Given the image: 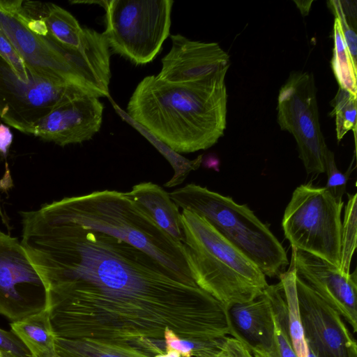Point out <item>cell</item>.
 Segmentation results:
<instances>
[{"label": "cell", "mask_w": 357, "mask_h": 357, "mask_svg": "<svg viewBox=\"0 0 357 357\" xmlns=\"http://www.w3.org/2000/svg\"><path fill=\"white\" fill-rule=\"evenodd\" d=\"M20 215L21 243L45 284L48 305L111 327L134 328L199 290L149 255L63 218L48 203Z\"/></svg>", "instance_id": "6da1fadb"}, {"label": "cell", "mask_w": 357, "mask_h": 357, "mask_svg": "<svg viewBox=\"0 0 357 357\" xmlns=\"http://www.w3.org/2000/svg\"><path fill=\"white\" fill-rule=\"evenodd\" d=\"M225 79L175 84L144 77L132 93L126 114L177 153L209 149L227 123Z\"/></svg>", "instance_id": "7a4b0ae2"}, {"label": "cell", "mask_w": 357, "mask_h": 357, "mask_svg": "<svg viewBox=\"0 0 357 357\" xmlns=\"http://www.w3.org/2000/svg\"><path fill=\"white\" fill-rule=\"evenodd\" d=\"M0 30L28 70L90 96L110 98L111 51L102 33L86 27L80 47L65 46L49 33L41 35L30 31L11 9V0H0Z\"/></svg>", "instance_id": "3957f363"}, {"label": "cell", "mask_w": 357, "mask_h": 357, "mask_svg": "<svg viewBox=\"0 0 357 357\" xmlns=\"http://www.w3.org/2000/svg\"><path fill=\"white\" fill-rule=\"evenodd\" d=\"M63 218L116 237L149 255L182 278L195 282L184 245L162 229L126 192L99 190L48 203Z\"/></svg>", "instance_id": "277c9868"}, {"label": "cell", "mask_w": 357, "mask_h": 357, "mask_svg": "<svg viewBox=\"0 0 357 357\" xmlns=\"http://www.w3.org/2000/svg\"><path fill=\"white\" fill-rule=\"evenodd\" d=\"M183 245L192 279L228 310L261 295L268 284L260 268L204 218L181 213Z\"/></svg>", "instance_id": "5b68a950"}, {"label": "cell", "mask_w": 357, "mask_h": 357, "mask_svg": "<svg viewBox=\"0 0 357 357\" xmlns=\"http://www.w3.org/2000/svg\"><path fill=\"white\" fill-rule=\"evenodd\" d=\"M169 197L178 208L204 218L266 276L279 277L289 264L282 244L246 204L195 183L174 190Z\"/></svg>", "instance_id": "8992f818"}, {"label": "cell", "mask_w": 357, "mask_h": 357, "mask_svg": "<svg viewBox=\"0 0 357 357\" xmlns=\"http://www.w3.org/2000/svg\"><path fill=\"white\" fill-rule=\"evenodd\" d=\"M342 198L311 182L298 186L287 206L282 227L291 248L340 267Z\"/></svg>", "instance_id": "52a82bcc"}, {"label": "cell", "mask_w": 357, "mask_h": 357, "mask_svg": "<svg viewBox=\"0 0 357 357\" xmlns=\"http://www.w3.org/2000/svg\"><path fill=\"white\" fill-rule=\"evenodd\" d=\"M172 0H104L105 30L112 53L136 65L151 62L170 36Z\"/></svg>", "instance_id": "ba28073f"}, {"label": "cell", "mask_w": 357, "mask_h": 357, "mask_svg": "<svg viewBox=\"0 0 357 357\" xmlns=\"http://www.w3.org/2000/svg\"><path fill=\"white\" fill-rule=\"evenodd\" d=\"M277 110L278 125L294 136L306 172L324 173L330 149L321 130L317 88L312 73H290L279 91Z\"/></svg>", "instance_id": "9c48e42d"}, {"label": "cell", "mask_w": 357, "mask_h": 357, "mask_svg": "<svg viewBox=\"0 0 357 357\" xmlns=\"http://www.w3.org/2000/svg\"><path fill=\"white\" fill-rule=\"evenodd\" d=\"M79 93H86L38 74L25 82L0 57V118L24 134H30L34 124L54 107Z\"/></svg>", "instance_id": "30bf717a"}, {"label": "cell", "mask_w": 357, "mask_h": 357, "mask_svg": "<svg viewBox=\"0 0 357 357\" xmlns=\"http://www.w3.org/2000/svg\"><path fill=\"white\" fill-rule=\"evenodd\" d=\"M47 306L45 284L21 242L0 231V314L13 322Z\"/></svg>", "instance_id": "8fae6325"}, {"label": "cell", "mask_w": 357, "mask_h": 357, "mask_svg": "<svg viewBox=\"0 0 357 357\" xmlns=\"http://www.w3.org/2000/svg\"><path fill=\"white\" fill-rule=\"evenodd\" d=\"M299 310L309 351L315 357H357V344L340 314L296 276Z\"/></svg>", "instance_id": "7c38bea8"}, {"label": "cell", "mask_w": 357, "mask_h": 357, "mask_svg": "<svg viewBox=\"0 0 357 357\" xmlns=\"http://www.w3.org/2000/svg\"><path fill=\"white\" fill-rule=\"evenodd\" d=\"M291 268L296 276L344 319L353 334L357 332L356 270L346 274L330 262L291 248Z\"/></svg>", "instance_id": "4fadbf2b"}, {"label": "cell", "mask_w": 357, "mask_h": 357, "mask_svg": "<svg viewBox=\"0 0 357 357\" xmlns=\"http://www.w3.org/2000/svg\"><path fill=\"white\" fill-rule=\"evenodd\" d=\"M169 36L172 47L161 59L162 68L157 77L175 84L225 79L229 56L217 43L192 40L181 34Z\"/></svg>", "instance_id": "5bb4252c"}, {"label": "cell", "mask_w": 357, "mask_h": 357, "mask_svg": "<svg viewBox=\"0 0 357 357\" xmlns=\"http://www.w3.org/2000/svg\"><path fill=\"white\" fill-rule=\"evenodd\" d=\"M104 105L99 98L77 94L54 107L33 126L30 135L61 146L91 139L99 132Z\"/></svg>", "instance_id": "9a60e30c"}, {"label": "cell", "mask_w": 357, "mask_h": 357, "mask_svg": "<svg viewBox=\"0 0 357 357\" xmlns=\"http://www.w3.org/2000/svg\"><path fill=\"white\" fill-rule=\"evenodd\" d=\"M228 312L233 328L249 344L270 347L275 343L273 309L266 289L254 300L233 305Z\"/></svg>", "instance_id": "2e32d148"}, {"label": "cell", "mask_w": 357, "mask_h": 357, "mask_svg": "<svg viewBox=\"0 0 357 357\" xmlns=\"http://www.w3.org/2000/svg\"><path fill=\"white\" fill-rule=\"evenodd\" d=\"M126 194L141 206L162 229L183 243L181 213L169 193L155 183L142 182L133 185Z\"/></svg>", "instance_id": "e0dca14e"}, {"label": "cell", "mask_w": 357, "mask_h": 357, "mask_svg": "<svg viewBox=\"0 0 357 357\" xmlns=\"http://www.w3.org/2000/svg\"><path fill=\"white\" fill-rule=\"evenodd\" d=\"M22 9L43 20L48 33L61 44L72 48L82 45L86 27H82L76 18L63 8L52 3L23 1Z\"/></svg>", "instance_id": "ac0fdd59"}, {"label": "cell", "mask_w": 357, "mask_h": 357, "mask_svg": "<svg viewBox=\"0 0 357 357\" xmlns=\"http://www.w3.org/2000/svg\"><path fill=\"white\" fill-rule=\"evenodd\" d=\"M11 330L26 344L33 357H46L56 353L55 338L48 309L22 320L13 321Z\"/></svg>", "instance_id": "d6986e66"}, {"label": "cell", "mask_w": 357, "mask_h": 357, "mask_svg": "<svg viewBox=\"0 0 357 357\" xmlns=\"http://www.w3.org/2000/svg\"><path fill=\"white\" fill-rule=\"evenodd\" d=\"M286 305L287 324L291 343L297 357H309L310 351L305 337L298 301L296 274L293 269L279 275Z\"/></svg>", "instance_id": "ffe728a7"}, {"label": "cell", "mask_w": 357, "mask_h": 357, "mask_svg": "<svg viewBox=\"0 0 357 357\" xmlns=\"http://www.w3.org/2000/svg\"><path fill=\"white\" fill-rule=\"evenodd\" d=\"M114 108L121 118L136 128L168 160L172 166L174 174L172 178L164 184V186L172 188L181 184L187 178L191 171L197 170L203 161V155L197 156L195 159L190 160L179 153L174 151L155 135L146 130L144 127L133 121L122 109L112 102Z\"/></svg>", "instance_id": "44dd1931"}, {"label": "cell", "mask_w": 357, "mask_h": 357, "mask_svg": "<svg viewBox=\"0 0 357 357\" xmlns=\"http://www.w3.org/2000/svg\"><path fill=\"white\" fill-rule=\"evenodd\" d=\"M334 47L331 61L334 75L340 88L357 95V66L354 63L343 39L338 20L333 24Z\"/></svg>", "instance_id": "7402d4cb"}, {"label": "cell", "mask_w": 357, "mask_h": 357, "mask_svg": "<svg viewBox=\"0 0 357 357\" xmlns=\"http://www.w3.org/2000/svg\"><path fill=\"white\" fill-rule=\"evenodd\" d=\"M268 294L273 309L275 324V342L279 357H297L292 347L288 333L286 305L281 282L268 285Z\"/></svg>", "instance_id": "603a6c76"}, {"label": "cell", "mask_w": 357, "mask_h": 357, "mask_svg": "<svg viewBox=\"0 0 357 357\" xmlns=\"http://www.w3.org/2000/svg\"><path fill=\"white\" fill-rule=\"evenodd\" d=\"M344 219L342 222L340 264L339 268L346 274L350 273L351 259L356 248L357 195L347 193Z\"/></svg>", "instance_id": "cb8c5ba5"}, {"label": "cell", "mask_w": 357, "mask_h": 357, "mask_svg": "<svg viewBox=\"0 0 357 357\" xmlns=\"http://www.w3.org/2000/svg\"><path fill=\"white\" fill-rule=\"evenodd\" d=\"M328 3L339 22L345 45L354 63L357 66L356 1L335 0Z\"/></svg>", "instance_id": "d4e9b609"}, {"label": "cell", "mask_w": 357, "mask_h": 357, "mask_svg": "<svg viewBox=\"0 0 357 357\" xmlns=\"http://www.w3.org/2000/svg\"><path fill=\"white\" fill-rule=\"evenodd\" d=\"M356 95L339 88L333 100V114L335 117L336 134L338 141L351 130H356Z\"/></svg>", "instance_id": "484cf974"}, {"label": "cell", "mask_w": 357, "mask_h": 357, "mask_svg": "<svg viewBox=\"0 0 357 357\" xmlns=\"http://www.w3.org/2000/svg\"><path fill=\"white\" fill-rule=\"evenodd\" d=\"M0 57L11 68L17 76L29 82L36 73L28 70L23 59L0 30Z\"/></svg>", "instance_id": "4316f807"}, {"label": "cell", "mask_w": 357, "mask_h": 357, "mask_svg": "<svg viewBox=\"0 0 357 357\" xmlns=\"http://www.w3.org/2000/svg\"><path fill=\"white\" fill-rule=\"evenodd\" d=\"M351 169L345 174L337 169L334 153L330 150L325 162V172L327 174V183L325 186L335 197L342 198L346 190V185Z\"/></svg>", "instance_id": "83f0119b"}, {"label": "cell", "mask_w": 357, "mask_h": 357, "mask_svg": "<svg viewBox=\"0 0 357 357\" xmlns=\"http://www.w3.org/2000/svg\"><path fill=\"white\" fill-rule=\"evenodd\" d=\"M0 354L2 357H33L15 332L2 328H0Z\"/></svg>", "instance_id": "f1b7e54d"}, {"label": "cell", "mask_w": 357, "mask_h": 357, "mask_svg": "<svg viewBox=\"0 0 357 357\" xmlns=\"http://www.w3.org/2000/svg\"><path fill=\"white\" fill-rule=\"evenodd\" d=\"M165 340L167 349H174L182 354L185 357H190L195 347L194 342L180 339L172 331H165Z\"/></svg>", "instance_id": "f546056e"}, {"label": "cell", "mask_w": 357, "mask_h": 357, "mask_svg": "<svg viewBox=\"0 0 357 357\" xmlns=\"http://www.w3.org/2000/svg\"><path fill=\"white\" fill-rule=\"evenodd\" d=\"M13 142V134L10 128L1 123L0 124V153L6 158L8 149Z\"/></svg>", "instance_id": "4dcf8cb0"}, {"label": "cell", "mask_w": 357, "mask_h": 357, "mask_svg": "<svg viewBox=\"0 0 357 357\" xmlns=\"http://www.w3.org/2000/svg\"><path fill=\"white\" fill-rule=\"evenodd\" d=\"M295 3L300 10L303 16H306L310 9L313 1H295Z\"/></svg>", "instance_id": "1f68e13d"}, {"label": "cell", "mask_w": 357, "mask_h": 357, "mask_svg": "<svg viewBox=\"0 0 357 357\" xmlns=\"http://www.w3.org/2000/svg\"><path fill=\"white\" fill-rule=\"evenodd\" d=\"M165 356V357H180V353L174 349H169L167 354Z\"/></svg>", "instance_id": "d6a6232c"}, {"label": "cell", "mask_w": 357, "mask_h": 357, "mask_svg": "<svg viewBox=\"0 0 357 357\" xmlns=\"http://www.w3.org/2000/svg\"><path fill=\"white\" fill-rule=\"evenodd\" d=\"M155 357H165V354H158L156 355Z\"/></svg>", "instance_id": "836d02e7"}, {"label": "cell", "mask_w": 357, "mask_h": 357, "mask_svg": "<svg viewBox=\"0 0 357 357\" xmlns=\"http://www.w3.org/2000/svg\"><path fill=\"white\" fill-rule=\"evenodd\" d=\"M222 357H227L225 354L224 353L223 351V349H222Z\"/></svg>", "instance_id": "e575fe53"}, {"label": "cell", "mask_w": 357, "mask_h": 357, "mask_svg": "<svg viewBox=\"0 0 357 357\" xmlns=\"http://www.w3.org/2000/svg\"><path fill=\"white\" fill-rule=\"evenodd\" d=\"M0 357H2V356H1V354H0Z\"/></svg>", "instance_id": "d590c367"}]
</instances>
